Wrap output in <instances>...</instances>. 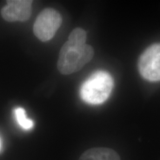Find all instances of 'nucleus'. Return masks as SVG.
<instances>
[{"mask_svg": "<svg viewBox=\"0 0 160 160\" xmlns=\"http://www.w3.org/2000/svg\"><path fill=\"white\" fill-rule=\"evenodd\" d=\"M79 160H120V157L111 148H93L84 152Z\"/></svg>", "mask_w": 160, "mask_h": 160, "instance_id": "423d86ee", "label": "nucleus"}, {"mask_svg": "<svg viewBox=\"0 0 160 160\" xmlns=\"http://www.w3.org/2000/svg\"><path fill=\"white\" fill-rule=\"evenodd\" d=\"M138 68L145 79L160 81V43L153 44L143 52L139 57Z\"/></svg>", "mask_w": 160, "mask_h": 160, "instance_id": "20e7f679", "label": "nucleus"}, {"mask_svg": "<svg viewBox=\"0 0 160 160\" xmlns=\"http://www.w3.org/2000/svg\"><path fill=\"white\" fill-rule=\"evenodd\" d=\"M0 149H1V141H0Z\"/></svg>", "mask_w": 160, "mask_h": 160, "instance_id": "6e6552de", "label": "nucleus"}, {"mask_svg": "<svg viewBox=\"0 0 160 160\" xmlns=\"http://www.w3.org/2000/svg\"><path fill=\"white\" fill-rule=\"evenodd\" d=\"M86 39L87 33L80 28L73 30L69 35L60 50L57 62L58 70L62 74L68 75L79 71L93 57L94 51L85 43Z\"/></svg>", "mask_w": 160, "mask_h": 160, "instance_id": "f257e3e1", "label": "nucleus"}, {"mask_svg": "<svg viewBox=\"0 0 160 160\" xmlns=\"http://www.w3.org/2000/svg\"><path fill=\"white\" fill-rule=\"evenodd\" d=\"M1 11L2 18L8 22H25L30 18L33 2L31 0H11Z\"/></svg>", "mask_w": 160, "mask_h": 160, "instance_id": "39448f33", "label": "nucleus"}, {"mask_svg": "<svg viewBox=\"0 0 160 160\" xmlns=\"http://www.w3.org/2000/svg\"><path fill=\"white\" fill-rule=\"evenodd\" d=\"M113 88V79L108 72L98 71L82 85L80 95L85 102L99 105L108 99Z\"/></svg>", "mask_w": 160, "mask_h": 160, "instance_id": "f03ea898", "label": "nucleus"}, {"mask_svg": "<svg viewBox=\"0 0 160 160\" xmlns=\"http://www.w3.org/2000/svg\"><path fill=\"white\" fill-rule=\"evenodd\" d=\"M15 117L19 125L25 130H30L33 127L34 124L31 119H28L25 109L18 108L15 110Z\"/></svg>", "mask_w": 160, "mask_h": 160, "instance_id": "0eeeda50", "label": "nucleus"}, {"mask_svg": "<svg viewBox=\"0 0 160 160\" xmlns=\"http://www.w3.org/2000/svg\"><path fill=\"white\" fill-rule=\"evenodd\" d=\"M62 19L56 10L44 9L38 16L33 25V33L42 42H47L54 37Z\"/></svg>", "mask_w": 160, "mask_h": 160, "instance_id": "7ed1b4c3", "label": "nucleus"}]
</instances>
